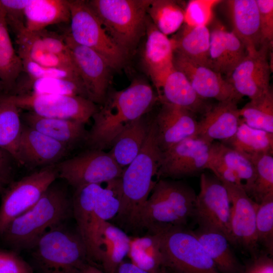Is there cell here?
Listing matches in <instances>:
<instances>
[{
    "instance_id": "obj_38",
    "label": "cell",
    "mask_w": 273,
    "mask_h": 273,
    "mask_svg": "<svg viewBox=\"0 0 273 273\" xmlns=\"http://www.w3.org/2000/svg\"><path fill=\"white\" fill-rule=\"evenodd\" d=\"M211 150L214 156L238 176L249 195L255 178V169L251 160L223 143L213 142Z\"/></svg>"
},
{
    "instance_id": "obj_2",
    "label": "cell",
    "mask_w": 273,
    "mask_h": 273,
    "mask_svg": "<svg viewBox=\"0 0 273 273\" xmlns=\"http://www.w3.org/2000/svg\"><path fill=\"white\" fill-rule=\"evenodd\" d=\"M161 154L153 119L150 120L149 132L140 152L124 169L121 177V205L114 218L121 226L138 230L140 213L158 181L154 178L157 179Z\"/></svg>"
},
{
    "instance_id": "obj_13",
    "label": "cell",
    "mask_w": 273,
    "mask_h": 273,
    "mask_svg": "<svg viewBox=\"0 0 273 273\" xmlns=\"http://www.w3.org/2000/svg\"><path fill=\"white\" fill-rule=\"evenodd\" d=\"M212 143L195 136L162 151L158 180L180 178L209 169Z\"/></svg>"
},
{
    "instance_id": "obj_24",
    "label": "cell",
    "mask_w": 273,
    "mask_h": 273,
    "mask_svg": "<svg viewBox=\"0 0 273 273\" xmlns=\"http://www.w3.org/2000/svg\"><path fill=\"white\" fill-rule=\"evenodd\" d=\"M232 22V31L244 44L247 53L260 49L259 11L256 0L226 1Z\"/></svg>"
},
{
    "instance_id": "obj_28",
    "label": "cell",
    "mask_w": 273,
    "mask_h": 273,
    "mask_svg": "<svg viewBox=\"0 0 273 273\" xmlns=\"http://www.w3.org/2000/svg\"><path fill=\"white\" fill-rule=\"evenodd\" d=\"M141 117L123 131L114 140L109 153L122 168L128 166L140 152L146 140L150 122Z\"/></svg>"
},
{
    "instance_id": "obj_43",
    "label": "cell",
    "mask_w": 273,
    "mask_h": 273,
    "mask_svg": "<svg viewBox=\"0 0 273 273\" xmlns=\"http://www.w3.org/2000/svg\"><path fill=\"white\" fill-rule=\"evenodd\" d=\"M21 59L23 71L28 74L29 78H61L74 80L82 83L75 69L46 67L26 58H21Z\"/></svg>"
},
{
    "instance_id": "obj_31",
    "label": "cell",
    "mask_w": 273,
    "mask_h": 273,
    "mask_svg": "<svg viewBox=\"0 0 273 273\" xmlns=\"http://www.w3.org/2000/svg\"><path fill=\"white\" fill-rule=\"evenodd\" d=\"M8 25L6 13L0 5V79L4 89L10 91L14 90L23 68L13 48Z\"/></svg>"
},
{
    "instance_id": "obj_27",
    "label": "cell",
    "mask_w": 273,
    "mask_h": 273,
    "mask_svg": "<svg viewBox=\"0 0 273 273\" xmlns=\"http://www.w3.org/2000/svg\"><path fill=\"white\" fill-rule=\"evenodd\" d=\"M25 29L38 32L49 25L70 22L69 1L29 0L23 12Z\"/></svg>"
},
{
    "instance_id": "obj_37",
    "label": "cell",
    "mask_w": 273,
    "mask_h": 273,
    "mask_svg": "<svg viewBox=\"0 0 273 273\" xmlns=\"http://www.w3.org/2000/svg\"><path fill=\"white\" fill-rule=\"evenodd\" d=\"M185 7L172 0H151L147 15L155 26L167 36L178 30L184 23Z\"/></svg>"
},
{
    "instance_id": "obj_4",
    "label": "cell",
    "mask_w": 273,
    "mask_h": 273,
    "mask_svg": "<svg viewBox=\"0 0 273 273\" xmlns=\"http://www.w3.org/2000/svg\"><path fill=\"white\" fill-rule=\"evenodd\" d=\"M196 196L194 189L183 182L158 179L140 213L138 230L161 234L186 228L194 218Z\"/></svg>"
},
{
    "instance_id": "obj_39",
    "label": "cell",
    "mask_w": 273,
    "mask_h": 273,
    "mask_svg": "<svg viewBox=\"0 0 273 273\" xmlns=\"http://www.w3.org/2000/svg\"><path fill=\"white\" fill-rule=\"evenodd\" d=\"M241 120L249 127L273 133V92L250 100L239 109Z\"/></svg>"
},
{
    "instance_id": "obj_44",
    "label": "cell",
    "mask_w": 273,
    "mask_h": 273,
    "mask_svg": "<svg viewBox=\"0 0 273 273\" xmlns=\"http://www.w3.org/2000/svg\"><path fill=\"white\" fill-rule=\"evenodd\" d=\"M259 11L261 47L273 44V1L256 0Z\"/></svg>"
},
{
    "instance_id": "obj_51",
    "label": "cell",
    "mask_w": 273,
    "mask_h": 273,
    "mask_svg": "<svg viewBox=\"0 0 273 273\" xmlns=\"http://www.w3.org/2000/svg\"><path fill=\"white\" fill-rule=\"evenodd\" d=\"M4 185L5 184L3 182L0 181V196L3 192Z\"/></svg>"
},
{
    "instance_id": "obj_20",
    "label": "cell",
    "mask_w": 273,
    "mask_h": 273,
    "mask_svg": "<svg viewBox=\"0 0 273 273\" xmlns=\"http://www.w3.org/2000/svg\"><path fill=\"white\" fill-rule=\"evenodd\" d=\"M154 119L162 151L186 139L197 136L198 121L195 114L180 107L162 103Z\"/></svg>"
},
{
    "instance_id": "obj_9",
    "label": "cell",
    "mask_w": 273,
    "mask_h": 273,
    "mask_svg": "<svg viewBox=\"0 0 273 273\" xmlns=\"http://www.w3.org/2000/svg\"><path fill=\"white\" fill-rule=\"evenodd\" d=\"M58 178V171L54 165L41 168L10 183L2 192L0 237L11 222L35 205Z\"/></svg>"
},
{
    "instance_id": "obj_12",
    "label": "cell",
    "mask_w": 273,
    "mask_h": 273,
    "mask_svg": "<svg viewBox=\"0 0 273 273\" xmlns=\"http://www.w3.org/2000/svg\"><path fill=\"white\" fill-rule=\"evenodd\" d=\"M194 218L198 225L216 229L234 245L231 231V204L227 189L214 175L202 173Z\"/></svg>"
},
{
    "instance_id": "obj_7",
    "label": "cell",
    "mask_w": 273,
    "mask_h": 273,
    "mask_svg": "<svg viewBox=\"0 0 273 273\" xmlns=\"http://www.w3.org/2000/svg\"><path fill=\"white\" fill-rule=\"evenodd\" d=\"M68 1L70 12L68 33L73 41L98 52L112 69L122 67L128 54L109 36L87 1Z\"/></svg>"
},
{
    "instance_id": "obj_14",
    "label": "cell",
    "mask_w": 273,
    "mask_h": 273,
    "mask_svg": "<svg viewBox=\"0 0 273 273\" xmlns=\"http://www.w3.org/2000/svg\"><path fill=\"white\" fill-rule=\"evenodd\" d=\"M63 37L88 99L96 104H103L107 95L112 69L103 56L90 48L76 43L68 33Z\"/></svg>"
},
{
    "instance_id": "obj_50",
    "label": "cell",
    "mask_w": 273,
    "mask_h": 273,
    "mask_svg": "<svg viewBox=\"0 0 273 273\" xmlns=\"http://www.w3.org/2000/svg\"><path fill=\"white\" fill-rule=\"evenodd\" d=\"M79 273H105L96 266L88 263H86L81 268Z\"/></svg>"
},
{
    "instance_id": "obj_3",
    "label": "cell",
    "mask_w": 273,
    "mask_h": 273,
    "mask_svg": "<svg viewBox=\"0 0 273 273\" xmlns=\"http://www.w3.org/2000/svg\"><path fill=\"white\" fill-rule=\"evenodd\" d=\"M56 180L35 205L9 224L1 237L9 246L18 250L31 249L44 234L64 224L72 214L67 189Z\"/></svg>"
},
{
    "instance_id": "obj_41",
    "label": "cell",
    "mask_w": 273,
    "mask_h": 273,
    "mask_svg": "<svg viewBox=\"0 0 273 273\" xmlns=\"http://www.w3.org/2000/svg\"><path fill=\"white\" fill-rule=\"evenodd\" d=\"M257 242L265 249L266 253L273 254V194L258 203L256 215Z\"/></svg>"
},
{
    "instance_id": "obj_19",
    "label": "cell",
    "mask_w": 273,
    "mask_h": 273,
    "mask_svg": "<svg viewBox=\"0 0 273 273\" xmlns=\"http://www.w3.org/2000/svg\"><path fill=\"white\" fill-rule=\"evenodd\" d=\"M146 40L143 54L145 70L159 92L167 75L174 69V45L171 38L161 32L147 15Z\"/></svg>"
},
{
    "instance_id": "obj_10",
    "label": "cell",
    "mask_w": 273,
    "mask_h": 273,
    "mask_svg": "<svg viewBox=\"0 0 273 273\" xmlns=\"http://www.w3.org/2000/svg\"><path fill=\"white\" fill-rule=\"evenodd\" d=\"M55 166L58 178L75 189L120 178L124 170L109 152L93 149L65 159Z\"/></svg>"
},
{
    "instance_id": "obj_6",
    "label": "cell",
    "mask_w": 273,
    "mask_h": 273,
    "mask_svg": "<svg viewBox=\"0 0 273 273\" xmlns=\"http://www.w3.org/2000/svg\"><path fill=\"white\" fill-rule=\"evenodd\" d=\"M151 0H92L87 3L112 40L128 54L146 32Z\"/></svg>"
},
{
    "instance_id": "obj_17",
    "label": "cell",
    "mask_w": 273,
    "mask_h": 273,
    "mask_svg": "<svg viewBox=\"0 0 273 273\" xmlns=\"http://www.w3.org/2000/svg\"><path fill=\"white\" fill-rule=\"evenodd\" d=\"M173 63L174 67L184 73L200 98L237 103L243 98L222 75L211 68L194 62L174 52Z\"/></svg>"
},
{
    "instance_id": "obj_22",
    "label": "cell",
    "mask_w": 273,
    "mask_h": 273,
    "mask_svg": "<svg viewBox=\"0 0 273 273\" xmlns=\"http://www.w3.org/2000/svg\"><path fill=\"white\" fill-rule=\"evenodd\" d=\"M234 101L218 102L211 106L198 121L197 136L209 142H225L236 133L241 121L239 109Z\"/></svg>"
},
{
    "instance_id": "obj_8",
    "label": "cell",
    "mask_w": 273,
    "mask_h": 273,
    "mask_svg": "<svg viewBox=\"0 0 273 273\" xmlns=\"http://www.w3.org/2000/svg\"><path fill=\"white\" fill-rule=\"evenodd\" d=\"M158 235L170 272L219 273L193 230L179 228Z\"/></svg>"
},
{
    "instance_id": "obj_1",
    "label": "cell",
    "mask_w": 273,
    "mask_h": 273,
    "mask_svg": "<svg viewBox=\"0 0 273 273\" xmlns=\"http://www.w3.org/2000/svg\"><path fill=\"white\" fill-rule=\"evenodd\" d=\"M157 97L151 86L141 79L125 89L106 96L103 106L93 116L85 144L89 149L110 148L117 136L153 106Z\"/></svg>"
},
{
    "instance_id": "obj_32",
    "label": "cell",
    "mask_w": 273,
    "mask_h": 273,
    "mask_svg": "<svg viewBox=\"0 0 273 273\" xmlns=\"http://www.w3.org/2000/svg\"><path fill=\"white\" fill-rule=\"evenodd\" d=\"M15 33L20 58H26L46 67L76 69L71 57L61 56L46 50L35 32L27 31L24 28Z\"/></svg>"
},
{
    "instance_id": "obj_40",
    "label": "cell",
    "mask_w": 273,
    "mask_h": 273,
    "mask_svg": "<svg viewBox=\"0 0 273 273\" xmlns=\"http://www.w3.org/2000/svg\"><path fill=\"white\" fill-rule=\"evenodd\" d=\"M248 157L255 169V178L249 196L257 203L273 194V156L264 154Z\"/></svg>"
},
{
    "instance_id": "obj_15",
    "label": "cell",
    "mask_w": 273,
    "mask_h": 273,
    "mask_svg": "<svg viewBox=\"0 0 273 273\" xmlns=\"http://www.w3.org/2000/svg\"><path fill=\"white\" fill-rule=\"evenodd\" d=\"M228 190L231 204V231L234 246H240L252 257L258 254L256 215L258 203L242 187L221 181Z\"/></svg>"
},
{
    "instance_id": "obj_45",
    "label": "cell",
    "mask_w": 273,
    "mask_h": 273,
    "mask_svg": "<svg viewBox=\"0 0 273 273\" xmlns=\"http://www.w3.org/2000/svg\"><path fill=\"white\" fill-rule=\"evenodd\" d=\"M0 273H34L31 265L14 251L0 249Z\"/></svg>"
},
{
    "instance_id": "obj_25",
    "label": "cell",
    "mask_w": 273,
    "mask_h": 273,
    "mask_svg": "<svg viewBox=\"0 0 273 273\" xmlns=\"http://www.w3.org/2000/svg\"><path fill=\"white\" fill-rule=\"evenodd\" d=\"M193 232L219 273L243 272L244 265L235 254L230 242L223 233L201 225Z\"/></svg>"
},
{
    "instance_id": "obj_18",
    "label": "cell",
    "mask_w": 273,
    "mask_h": 273,
    "mask_svg": "<svg viewBox=\"0 0 273 273\" xmlns=\"http://www.w3.org/2000/svg\"><path fill=\"white\" fill-rule=\"evenodd\" d=\"M71 150L22 122L18 145V164L29 168L54 165Z\"/></svg>"
},
{
    "instance_id": "obj_42",
    "label": "cell",
    "mask_w": 273,
    "mask_h": 273,
    "mask_svg": "<svg viewBox=\"0 0 273 273\" xmlns=\"http://www.w3.org/2000/svg\"><path fill=\"white\" fill-rule=\"evenodd\" d=\"M220 0H191L184 10V24L191 27L208 26L213 18L214 7Z\"/></svg>"
},
{
    "instance_id": "obj_35",
    "label": "cell",
    "mask_w": 273,
    "mask_h": 273,
    "mask_svg": "<svg viewBox=\"0 0 273 273\" xmlns=\"http://www.w3.org/2000/svg\"><path fill=\"white\" fill-rule=\"evenodd\" d=\"M223 143L246 156L273 153V133L249 127L241 119L235 134Z\"/></svg>"
},
{
    "instance_id": "obj_26",
    "label": "cell",
    "mask_w": 273,
    "mask_h": 273,
    "mask_svg": "<svg viewBox=\"0 0 273 273\" xmlns=\"http://www.w3.org/2000/svg\"><path fill=\"white\" fill-rule=\"evenodd\" d=\"M158 93L161 103L180 107L195 114H204L211 106L197 94L186 76L175 68L166 77Z\"/></svg>"
},
{
    "instance_id": "obj_29",
    "label": "cell",
    "mask_w": 273,
    "mask_h": 273,
    "mask_svg": "<svg viewBox=\"0 0 273 273\" xmlns=\"http://www.w3.org/2000/svg\"><path fill=\"white\" fill-rule=\"evenodd\" d=\"M171 39L174 52L210 67V30L208 26L191 27L184 24L179 33Z\"/></svg>"
},
{
    "instance_id": "obj_49",
    "label": "cell",
    "mask_w": 273,
    "mask_h": 273,
    "mask_svg": "<svg viewBox=\"0 0 273 273\" xmlns=\"http://www.w3.org/2000/svg\"><path fill=\"white\" fill-rule=\"evenodd\" d=\"M116 273H149L131 262L123 261L119 265Z\"/></svg>"
},
{
    "instance_id": "obj_11",
    "label": "cell",
    "mask_w": 273,
    "mask_h": 273,
    "mask_svg": "<svg viewBox=\"0 0 273 273\" xmlns=\"http://www.w3.org/2000/svg\"><path fill=\"white\" fill-rule=\"evenodd\" d=\"M10 96L20 109L42 117L74 120L84 124L99 109L92 101L79 96L35 94Z\"/></svg>"
},
{
    "instance_id": "obj_46",
    "label": "cell",
    "mask_w": 273,
    "mask_h": 273,
    "mask_svg": "<svg viewBox=\"0 0 273 273\" xmlns=\"http://www.w3.org/2000/svg\"><path fill=\"white\" fill-rule=\"evenodd\" d=\"M35 32L43 47L53 54L64 57H71L69 49L63 35L59 36L54 33L43 30Z\"/></svg>"
},
{
    "instance_id": "obj_23",
    "label": "cell",
    "mask_w": 273,
    "mask_h": 273,
    "mask_svg": "<svg viewBox=\"0 0 273 273\" xmlns=\"http://www.w3.org/2000/svg\"><path fill=\"white\" fill-rule=\"evenodd\" d=\"M22 122L71 150L85 143L87 130L83 123L64 119L40 116L27 111L21 115Z\"/></svg>"
},
{
    "instance_id": "obj_30",
    "label": "cell",
    "mask_w": 273,
    "mask_h": 273,
    "mask_svg": "<svg viewBox=\"0 0 273 273\" xmlns=\"http://www.w3.org/2000/svg\"><path fill=\"white\" fill-rule=\"evenodd\" d=\"M129 237L123 230L107 221L102 230L101 264L105 273H116L129 252Z\"/></svg>"
},
{
    "instance_id": "obj_16",
    "label": "cell",
    "mask_w": 273,
    "mask_h": 273,
    "mask_svg": "<svg viewBox=\"0 0 273 273\" xmlns=\"http://www.w3.org/2000/svg\"><path fill=\"white\" fill-rule=\"evenodd\" d=\"M267 47L262 46L246 57L235 67L226 79L236 92L250 100L257 98L270 88L271 66Z\"/></svg>"
},
{
    "instance_id": "obj_48",
    "label": "cell",
    "mask_w": 273,
    "mask_h": 273,
    "mask_svg": "<svg viewBox=\"0 0 273 273\" xmlns=\"http://www.w3.org/2000/svg\"><path fill=\"white\" fill-rule=\"evenodd\" d=\"M13 161L15 162L13 157L0 147V181L5 185L10 183L13 172Z\"/></svg>"
},
{
    "instance_id": "obj_47",
    "label": "cell",
    "mask_w": 273,
    "mask_h": 273,
    "mask_svg": "<svg viewBox=\"0 0 273 273\" xmlns=\"http://www.w3.org/2000/svg\"><path fill=\"white\" fill-rule=\"evenodd\" d=\"M243 273H273V259L267 253L258 254L252 258Z\"/></svg>"
},
{
    "instance_id": "obj_21",
    "label": "cell",
    "mask_w": 273,
    "mask_h": 273,
    "mask_svg": "<svg viewBox=\"0 0 273 273\" xmlns=\"http://www.w3.org/2000/svg\"><path fill=\"white\" fill-rule=\"evenodd\" d=\"M210 30L209 64L214 71L228 76L246 57L247 50L240 39L218 21Z\"/></svg>"
},
{
    "instance_id": "obj_5",
    "label": "cell",
    "mask_w": 273,
    "mask_h": 273,
    "mask_svg": "<svg viewBox=\"0 0 273 273\" xmlns=\"http://www.w3.org/2000/svg\"><path fill=\"white\" fill-rule=\"evenodd\" d=\"M31 249V266L36 273H79L88 260L77 230L64 224L47 232Z\"/></svg>"
},
{
    "instance_id": "obj_33",
    "label": "cell",
    "mask_w": 273,
    "mask_h": 273,
    "mask_svg": "<svg viewBox=\"0 0 273 273\" xmlns=\"http://www.w3.org/2000/svg\"><path fill=\"white\" fill-rule=\"evenodd\" d=\"M19 111L10 95H0V147L18 165V145L22 125Z\"/></svg>"
},
{
    "instance_id": "obj_36",
    "label": "cell",
    "mask_w": 273,
    "mask_h": 273,
    "mask_svg": "<svg viewBox=\"0 0 273 273\" xmlns=\"http://www.w3.org/2000/svg\"><path fill=\"white\" fill-rule=\"evenodd\" d=\"M26 94L79 96L88 99L82 83L61 78H29L23 83L16 85L13 95Z\"/></svg>"
},
{
    "instance_id": "obj_53",
    "label": "cell",
    "mask_w": 273,
    "mask_h": 273,
    "mask_svg": "<svg viewBox=\"0 0 273 273\" xmlns=\"http://www.w3.org/2000/svg\"><path fill=\"white\" fill-rule=\"evenodd\" d=\"M170 273H180V272H170Z\"/></svg>"
},
{
    "instance_id": "obj_52",
    "label": "cell",
    "mask_w": 273,
    "mask_h": 273,
    "mask_svg": "<svg viewBox=\"0 0 273 273\" xmlns=\"http://www.w3.org/2000/svg\"><path fill=\"white\" fill-rule=\"evenodd\" d=\"M3 88H4V86L2 81L0 79V89H3Z\"/></svg>"
},
{
    "instance_id": "obj_34",
    "label": "cell",
    "mask_w": 273,
    "mask_h": 273,
    "mask_svg": "<svg viewBox=\"0 0 273 273\" xmlns=\"http://www.w3.org/2000/svg\"><path fill=\"white\" fill-rule=\"evenodd\" d=\"M127 256L131 263L149 273L165 266L158 234L130 238Z\"/></svg>"
}]
</instances>
